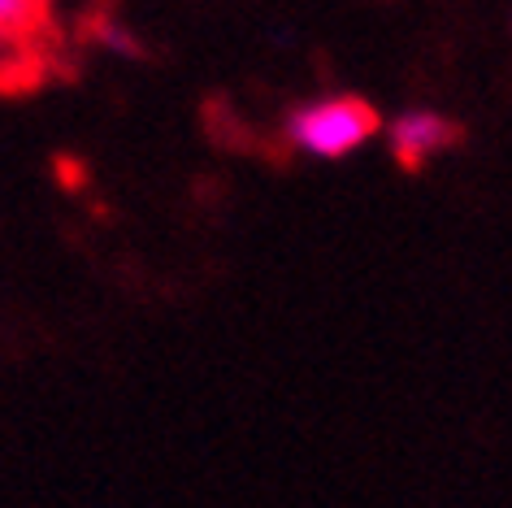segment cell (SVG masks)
<instances>
[{"label": "cell", "instance_id": "1", "mask_svg": "<svg viewBox=\"0 0 512 508\" xmlns=\"http://www.w3.org/2000/svg\"><path fill=\"white\" fill-rule=\"evenodd\" d=\"M374 131H378V113H374V105H365L361 96L322 100V105L300 109L296 118L287 122V139L300 152H313V157L356 152Z\"/></svg>", "mask_w": 512, "mask_h": 508}, {"label": "cell", "instance_id": "2", "mask_svg": "<svg viewBox=\"0 0 512 508\" xmlns=\"http://www.w3.org/2000/svg\"><path fill=\"white\" fill-rule=\"evenodd\" d=\"M452 139H456V126L430 109L404 113V118L391 126V152L400 157V165H408V170L421 165L426 157H434V152H443Z\"/></svg>", "mask_w": 512, "mask_h": 508}, {"label": "cell", "instance_id": "3", "mask_svg": "<svg viewBox=\"0 0 512 508\" xmlns=\"http://www.w3.org/2000/svg\"><path fill=\"white\" fill-rule=\"evenodd\" d=\"M40 18V0H0V35L27 31Z\"/></svg>", "mask_w": 512, "mask_h": 508}]
</instances>
